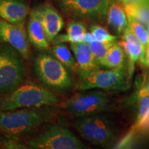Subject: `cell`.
Here are the masks:
<instances>
[{"instance_id": "obj_1", "label": "cell", "mask_w": 149, "mask_h": 149, "mask_svg": "<svg viewBox=\"0 0 149 149\" xmlns=\"http://www.w3.org/2000/svg\"><path fill=\"white\" fill-rule=\"evenodd\" d=\"M55 93L32 81H26L0 99V111L40 108L55 104Z\"/></svg>"}, {"instance_id": "obj_2", "label": "cell", "mask_w": 149, "mask_h": 149, "mask_svg": "<svg viewBox=\"0 0 149 149\" xmlns=\"http://www.w3.org/2000/svg\"><path fill=\"white\" fill-rule=\"evenodd\" d=\"M46 120L45 114L37 108L0 111V130L13 138L30 133Z\"/></svg>"}, {"instance_id": "obj_3", "label": "cell", "mask_w": 149, "mask_h": 149, "mask_svg": "<svg viewBox=\"0 0 149 149\" xmlns=\"http://www.w3.org/2000/svg\"><path fill=\"white\" fill-rule=\"evenodd\" d=\"M128 65L103 70L98 68L79 77L75 88L79 91L100 88L106 91L127 90L130 86Z\"/></svg>"}, {"instance_id": "obj_4", "label": "cell", "mask_w": 149, "mask_h": 149, "mask_svg": "<svg viewBox=\"0 0 149 149\" xmlns=\"http://www.w3.org/2000/svg\"><path fill=\"white\" fill-rule=\"evenodd\" d=\"M35 70L43 84L56 91H66L72 86L71 70L48 53H41L35 58Z\"/></svg>"}, {"instance_id": "obj_5", "label": "cell", "mask_w": 149, "mask_h": 149, "mask_svg": "<svg viewBox=\"0 0 149 149\" xmlns=\"http://www.w3.org/2000/svg\"><path fill=\"white\" fill-rule=\"evenodd\" d=\"M23 57L8 44H0V94H7L22 85L26 78Z\"/></svg>"}, {"instance_id": "obj_6", "label": "cell", "mask_w": 149, "mask_h": 149, "mask_svg": "<svg viewBox=\"0 0 149 149\" xmlns=\"http://www.w3.org/2000/svg\"><path fill=\"white\" fill-rule=\"evenodd\" d=\"M74 127L86 140L104 147L116 141L117 133L111 121L99 114L78 117Z\"/></svg>"}, {"instance_id": "obj_7", "label": "cell", "mask_w": 149, "mask_h": 149, "mask_svg": "<svg viewBox=\"0 0 149 149\" xmlns=\"http://www.w3.org/2000/svg\"><path fill=\"white\" fill-rule=\"evenodd\" d=\"M64 108L77 118L99 114L111 109V95L101 91L75 93L65 102Z\"/></svg>"}, {"instance_id": "obj_8", "label": "cell", "mask_w": 149, "mask_h": 149, "mask_svg": "<svg viewBox=\"0 0 149 149\" xmlns=\"http://www.w3.org/2000/svg\"><path fill=\"white\" fill-rule=\"evenodd\" d=\"M26 144L36 149H81L86 146L64 126H49L36 137L28 139Z\"/></svg>"}, {"instance_id": "obj_9", "label": "cell", "mask_w": 149, "mask_h": 149, "mask_svg": "<svg viewBox=\"0 0 149 149\" xmlns=\"http://www.w3.org/2000/svg\"><path fill=\"white\" fill-rule=\"evenodd\" d=\"M111 0H61L60 7L70 17L102 22L107 19Z\"/></svg>"}, {"instance_id": "obj_10", "label": "cell", "mask_w": 149, "mask_h": 149, "mask_svg": "<svg viewBox=\"0 0 149 149\" xmlns=\"http://www.w3.org/2000/svg\"><path fill=\"white\" fill-rule=\"evenodd\" d=\"M0 42L13 47L23 58H29V40L24 28V22L12 24L0 19Z\"/></svg>"}, {"instance_id": "obj_11", "label": "cell", "mask_w": 149, "mask_h": 149, "mask_svg": "<svg viewBox=\"0 0 149 149\" xmlns=\"http://www.w3.org/2000/svg\"><path fill=\"white\" fill-rule=\"evenodd\" d=\"M120 37L121 40L118 43L125 52L127 58L128 78L131 81L136 63L139 61L144 66L145 48L140 40L132 32L129 26L126 28Z\"/></svg>"}, {"instance_id": "obj_12", "label": "cell", "mask_w": 149, "mask_h": 149, "mask_svg": "<svg viewBox=\"0 0 149 149\" xmlns=\"http://www.w3.org/2000/svg\"><path fill=\"white\" fill-rule=\"evenodd\" d=\"M46 38L49 42H53L64 26V19L60 14L48 3L37 8Z\"/></svg>"}, {"instance_id": "obj_13", "label": "cell", "mask_w": 149, "mask_h": 149, "mask_svg": "<svg viewBox=\"0 0 149 149\" xmlns=\"http://www.w3.org/2000/svg\"><path fill=\"white\" fill-rule=\"evenodd\" d=\"M70 48L75 57L77 63L76 73L79 77L100 68L101 66L91 53L88 44L83 42L70 43Z\"/></svg>"}, {"instance_id": "obj_14", "label": "cell", "mask_w": 149, "mask_h": 149, "mask_svg": "<svg viewBox=\"0 0 149 149\" xmlns=\"http://www.w3.org/2000/svg\"><path fill=\"white\" fill-rule=\"evenodd\" d=\"M29 8L22 0H0V17L12 24L24 22Z\"/></svg>"}, {"instance_id": "obj_15", "label": "cell", "mask_w": 149, "mask_h": 149, "mask_svg": "<svg viewBox=\"0 0 149 149\" xmlns=\"http://www.w3.org/2000/svg\"><path fill=\"white\" fill-rule=\"evenodd\" d=\"M27 31L29 42L33 46L40 50L49 48V42L46 38L37 8L33 9L30 13Z\"/></svg>"}, {"instance_id": "obj_16", "label": "cell", "mask_w": 149, "mask_h": 149, "mask_svg": "<svg viewBox=\"0 0 149 149\" xmlns=\"http://www.w3.org/2000/svg\"><path fill=\"white\" fill-rule=\"evenodd\" d=\"M107 20L109 26L118 37H120L126 28L129 26L124 6L120 1H110L107 15Z\"/></svg>"}, {"instance_id": "obj_17", "label": "cell", "mask_w": 149, "mask_h": 149, "mask_svg": "<svg viewBox=\"0 0 149 149\" xmlns=\"http://www.w3.org/2000/svg\"><path fill=\"white\" fill-rule=\"evenodd\" d=\"M123 6L126 15L132 17L144 26L148 25L149 1L139 3H126Z\"/></svg>"}, {"instance_id": "obj_18", "label": "cell", "mask_w": 149, "mask_h": 149, "mask_svg": "<svg viewBox=\"0 0 149 149\" xmlns=\"http://www.w3.org/2000/svg\"><path fill=\"white\" fill-rule=\"evenodd\" d=\"M126 64L127 58L125 52L117 41L109 48L102 66L107 68H115Z\"/></svg>"}, {"instance_id": "obj_19", "label": "cell", "mask_w": 149, "mask_h": 149, "mask_svg": "<svg viewBox=\"0 0 149 149\" xmlns=\"http://www.w3.org/2000/svg\"><path fill=\"white\" fill-rule=\"evenodd\" d=\"M128 105L133 107L135 113V120L133 125H135L144 117L149 109V96L141 95L137 88L126 102Z\"/></svg>"}, {"instance_id": "obj_20", "label": "cell", "mask_w": 149, "mask_h": 149, "mask_svg": "<svg viewBox=\"0 0 149 149\" xmlns=\"http://www.w3.org/2000/svg\"><path fill=\"white\" fill-rule=\"evenodd\" d=\"M53 55L57 60L64 65L68 69L77 72V63L66 45L62 43H55L52 48Z\"/></svg>"}, {"instance_id": "obj_21", "label": "cell", "mask_w": 149, "mask_h": 149, "mask_svg": "<svg viewBox=\"0 0 149 149\" xmlns=\"http://www.w3.org/2000/svg\"><path fill=\"white\" fill-rule=\"evenodd\" d=\"M86 32V28L82 22L79 20H72L68 22L66 26L67 42H81L84 35Z\"/></svg>"}, {"instance_id": "obj_22", "label": "cell", "mask_w": 149, "mask_h": 149, "mask_svg": "<svg viewBox=\"0 0 149 149\" xmlns=\"http://www.w3.org/2000/svg\"><path fill=\"white\" fill-rule=\"evenodd\" d=\"M91 33H92L95 40L108 44H113L118 40V36L113 35L105 28L100 25H93L91 27Z\"/></svg>"}, {"instance_id": "obj_23", "label": "cell", "mask_w": 149, "mask_h": 149, "mask_svg": "<svg viewBox=\"0 0 149 149\" xmlns=\"http://www.w3.org/2000/svg\"><path fill=\"white\" fill-rule=\"evenodd\" d=\"M126 17H127L128 25H129L130 30L140 40L141 44L145 48L149 41V34L148 31H146L142 24H141L132 17L129 15H126Z\"/></svg>"}, {"instance_id": "obj_24", "label": "cell", "mask_w": 149, "mask_h": 149, "mask_svg": "<svg viewBox=\"0 0 149 149\" xmlns=\"http://www.w3.org/2000/svg\"><path fill=\"white\" fill-rule=\"evenodd\" d=\"M88 45L97 61L100 64V66H102L108 51L112 44H108L106 43L95 40L89 43Z\"/></svg>"}, {"instance_id": "obj_25", "label": "cell", "mask_w": 149, "mask_h": 149, "mask_svg": "<svg viewBox=\"0 0 149 149\" xmlns=\"http://www.w3.org/2000/svg\"><path fill=\"white\" fill-rule=\"evenodd\" d=\"M130 132L133 133L135 139L136 137L149 138V109L137 124L133 125Z\"/></svg>"}, {"instance_id": "obj_26", "label": "cell", "mask_w": 149, "mask_h": 149, "mask_svg": "<svg viewBox=\"0 0 149 149\" xmlns=\"http://www.w3.org/2000/svg\"><path fill=\"white\" fill-rule=\"evenodd\" d=\"M146 69L140 77L137 79L135 82V88L141 95L149 96V67L146 66Z\"/></svg>"}, {"instance_id": "obj_27", "label": "cell", "mask_w": 149, "mask_h": 149, "mask_svg": "<svg viewBox=\"0 0 149 149\" xmlns=\"http://www.w3.org/2000/svg\"><path fill=\"white\" fill-rule=\"evenodd\" d=\"M95 40L94 37H93L92 33L86 32L84 34V37L82 38V41H81V42L86 43V44H89V43L92 42Z\"/></svg>"}, {"instance_id": "obj_28", "label": "cell", "mask_w": 149, "mask_h": 149, "mask_svg": "<svg viewBox=\"0 0 149 149\" xmlns=\"http://www.w3.org/2000/svg\"><path fill=\"white\" fill-rule=\"evenodd\" d=\"M144 57H145L144 67H146L149 65V41L148 44H147V45L146 46V47H145Z\"/></svg>"}, {"instance_id": "obj_29", "label": "cell", "mask_w": 149, "mask_h": 149, "mask_svg": "<svg viewBox=\"0 0 149 149\" xmlns=\"http://www.w3.org/2000/svg\"><path fill=\"white\" fill-rule=\"evenodd\" d=\"M144 1H148V0H127V2L126 3H139Z\"/></svg>"}, {"instance_id": "obj_30", "label": "cell", "mask_w": 149, "mask_h": 149, "mask_svg": "<svg viewBox=\"0 0 149 149\" xmlns=\"http://www.w3.org/2000/svg\"><path fill=\"white\" fill-rule=\"evenodd\" d=\"M119 1H120L122 3V4H125V3H126V2H127V0H119Z\"/></svg>"}, {"instance_id": "obj_31", "label": "cell", "mask_w": 149, "mask_h": 149, "mask_svg": "<svg viewBox=\"0 0 149 149\" xmlns=\"http://www.w3.org/2000/svg\"><path fill=\"white\" fill-rule=\"evenodd\" d=\"M147 29H148V30H147V31H148V34H149V24H148V25L147 26Z\"/></svg>"}, {"instance_id": "obj_32", "label": "cell", "mask_w": 149, "mask_h": 149, "mask_svg": "<svg viewBox=\"0 0 149 149\" xmlns=\"http://www.w3.org/2000/svg\"><path fill=\"white\" fill-rule=\"evenodd\" d=\"M148 67H149V65H148Z\"/></svg>"}, {"instance_id": "obj_33", "label": "cell", "mask_w": 149, "mask_h": 149, "mask_svg": "<svg viewBox=\"0 0 149 149\" xmlns=\"http://www.w3.org/2000/svg\"><path fill=\"white\" fill-rule=\"evenodd\" d=\"M148 1H149V0H148Z\"/></svg>"}]
</instances>
